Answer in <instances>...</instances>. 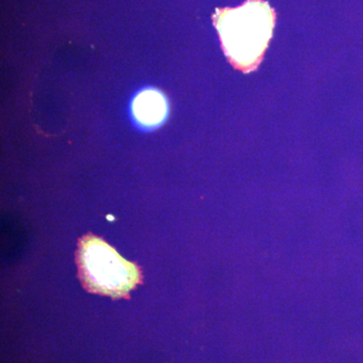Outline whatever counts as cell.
<instances>
[{
	"label": "cell",
	"mask_w": 363,
	"mask_h": 363,
	"mask_svg": "<svg viewBox=\"0 0 363 363\" xmlns=\"http://www.w3.org/2000/svg\"><path fill=\"white\" fill-rule=\"evenodd\" d=\"M79 259L86 285L95 292L121 295L138 281L135 267L96 238L82 243Z\"/></svg>",
	"instance_id": "obj_2"
},
{
	"label": "cell",
	"mask_w": 363,
	"mask_h": 363,
	"mask_svg": "<svg viewBox=\"0 0 363 363\" xmlns=\"http://www.w3.org/2000/svg\"><path fill=\"white\" fill-rule=\"evenodd\" d=\"M214 25L234 68L250 73L264 59L276 23V13L264 0H247L236 9H216Z\"/></svg>",
	"instance_id": "obj_1"
},
{
	"label": "cell",
	"mask_w": 363,
	"mask_h": 363,
	"mask_svg": "<svg viewBox=\"0 0 363 363\" xmlns=\"http://www.w3.org/2000/svg\"><path fill=\"white\" fill-rule=\"evenodd\" d=\"M133 111L138 123L145 126H155L166 118L168 105L166 98L159 91L145 90L135 97Z\"/></svg>",
	"instance_id": "obj_3"
}]
</instances>
